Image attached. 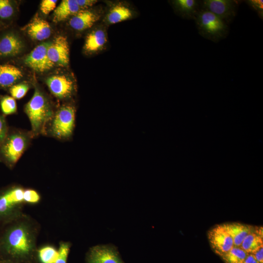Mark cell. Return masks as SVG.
<instances>
[{"mask_svg": "<svg viewBox=\"0 0 263 263\" xmlns=\"http://www.w3.org/2000/svg\"><path fill=\"white\" fill-rule=\"evenodd\" d=\"M39 226L23 213L0 227V259L14 263H38L37 239Z\"/></svg>", "mask_w": 263, "mask_h": 263, "instance_id": "obj_1", "label": "cell"}, {"mask_svg": "<svg viewBox=\"0 0 263 263\" xmlns=\"http://www.w3.org/2000/svg\"><path fill=\"white\" fill-rule=\"evenodd\" d=\"M33 87L34 94L24 107L31 124L33 136L44 133L56 111L52 100L35 80Z\"/></svg>", "mask_w": 263, "mask_h": 263, "instance_id": "obj_2", "label": "cell"}, {"mask_svg": "<svg viewBox=\"0 0 263 263\" xmlns=\"http://www.w3.org/2000/svg\"><path fill=\"white\" fill-rule=\"evenodd\" d=\"M31 43L15 24L0 30V63H16L31 50Z\"/></svg>", "mask_w": 263, "mask_h": 263, "instance_id": "obj_3", "label": "cell"}, {"mask_svg": "<svg viewBox=\"0 0 263 263\" xmlns=\"http://www.w3.org/2000/svg\"><path fill=\"white\" fill-rule=\"evenodd\" d=\"M42 81L51 94L60 101H67L76 92V83L67 68H56L42 76Z\"/></svg>", "mask_w": 263, "mask_h": 263, "instance_id": "obj_4", "label": "cell"}, {"mask_svg": "<svg viewBox=\"0 0 263 263\" xmlns=\"http://www.w3.org/2000/svg\"><path fill=\"white\" fill-rule=\"evenodd\" d=\"M24 189L21 186L12 185L0 190V227L24 213Z\"/></svg>", "mask_w": 263, "mask_h": 263, "instance_id": "obj_5", "label": "cell"}, {"mask_svg": "<svg viewBox=\"0 0 263 263\" xmlns=\"http://www.w3.org/2000/svg\"><path fill=\"white\" fill-rule=\"evenodd\" d=\"M33 135L31 132L16 131L8 132L0 145V161L12 168L27 149Z\"/></svg>", "mask_w": 263, "mask_h": 263, "instance_id": "obj_6", "label": "cell"}, {"mask_svg": "<svg viewBox=\"0 0 263 263\" xmlns=\"http://www.w3.org/2000/svg\"><path fill=\"white\" fill-rule=\"evenodd\" d=\"M194 20L199 34L213 42H218L228 34V24L209 11L201 8Z\"/></svg>", "mask_w": 263, "mask_h": 263, "instance_id": "obj_7", "label": "cell"}, {"mask_svg": "<svg viewBox=\"0 0 263 263\" xmlns=\"http://www.w3.org/2000/svg\"><path fill=\"white\" fill-rule=\"evenodd\" d=\"M51 40L39 43L31 49L17 62L29 72L43 76L56 69L49 60L47 56V48Z\"/></svg>", "mask_w": 263, "mask_h": 263, "instance_id": "obj_8", "label": "cell"}, {"mask_svg": "<svg viewBox=\"0 0 263 263\" xmlns=\"http://www.w3.org/2000/svg\"><path fill=\"white\" fill-rule=\"evenodd\" d=\"M75 113V107L66 103L56 110L49 123L51 135L59 139L71 136L74 128Z\"/></svg>", "mask_w": 263, "mask_h": 263, "instance_id": "obj_9", "label": "cell"}, {"mask_svg": "<svg viewBox=\"0 0 263 263\" xmlns=\"http://www.w3.org/2000/svg\"><path fill=\"white\" fill-rule=\"evenodd\" d=\"M21 29L29 41L36 45L51 39L56 34L53 25L38 13Z\"/></svg>", "mask_w": 263, "mask_h": 263, "instance_id": "obj_10", "label": "cell"}, {"mask_svg": "<svg viewBox=\"0 0 263 263\" xmlns=\"http://www.w3.org/2000/svg\"><path fill=\"white\" fill-rule=\"evenodd\" d=\"M47 56L56 68H68L70 63V45L63 34H56L47 48Z\"/></svg>", "mask_w": 263, "mask_h": 263, "instance_id": "obj_11", "label": "cell"}, {"mask_svg": "<svg viewBox=\"0 0 263 263\" xmlns=\"http://www.w3.org/2000/svg\"><path fill=\"white\" fill-rule=\"evenodd\" d=\"M34 79L28 70L17 63H0V90L7 91L16 84Z\"/></svg>", "mask_w": 263, "mask_h": 263, "instance_id": "obj_12", "label": "cell"}, {"mask_svg": "<svg viewBox=\"0 0 263 263\" xmlns=\"http://www.w3.org/2000/svg\"><path fill=\"white\" fill-rule=\"evenodd\" d=\"M240 1L235 0H203L201 8L214 14L228 24L237 15Z\"/></svg>", "mask_w": 263, "mask_h": 263, "instance_id": "obj_13", "label": "cell"}, {"mask_svg": "<svg viewBox=\"0 0 263 263\" xmlns=\"http://www.w3.org/2000/svg\"><path fill=\"white\" fill-rule=\"evenodd\" d=\"M207 238L214 252L221 257L233 246L232 238L223 225H215L207 232Z\"/></svg>", "mask_w": 263, "mask_h": 263, "instance_id": "obj_14", "label": "cell"}, {"mask_svg": "<svg viewBox=\"0 0 263 263\" xmlns=\"http://www.w3.org/2000/svg\"><path fill=\"white\" fill-rule=\"evenodd\" d=\"M100 18V13L91 8L80 10L67 21L72 30L80 33L91 29Z\"/></svg>", "mask_w": 263, "mask_h": 263, "instance_id": "obj_15", "label": "cell"}, {"mask_svg": "<svg viewBox=\"0 0 263 263\" xmlns=\"http://www.w3.org/2000/svg\"><path fill=\"white\" fill-rule=\"evenodd\" d=\"M87 263H124L117 250L111 246L95 245L91 247L86 256Z\"/></svg>", "mask_w": 263, "mask_h": 263, "instance_id": "obj_16", "label": "cell"}, {"mask_svg": "<svg viewBox=\"0 0 263 263\" xmlns=\"http://www.w3.org/2000/svg\"><path fill=\"white\" fill-rule=\"evenodd\" d=\"M107 41L104 30L96 28L90 31L86 36L83 45L84 52L92 55L100 51Z\"/></svg>", "mask_w": 263, "mask_h": 263, "instance_id": "obj_17", "label": "cell"}, {"mask_svg": "<svg viewBox=\"0 0 263 263\" xmlns=\"http://www.w3.org/2000/svg\"><path fill=\"white\" fill-rule=\"evenodd\" d=\"M19 2L15 0H0V29L15 24L19 13Z\"/></svg>", "mask_w": 263, "mask_h": 263, "instance_id": "obj_18", "label": "cell"}, {"mask_svg": "<svg viewBox=\"0 0 263 263\" xmlns=\"http://www.w3.org/2000/svg\"><path fill=\"white\" fill-rule=\"evenodd\" d=\"M81 10L76 0H62L53 11L52 21L55 24L67 21Z\"/></svg>", "mask_w": 263, "mask_h": 263, "instance_id": "obj_19", "label": "cell"}, {"mask_svg": "<svg viewBox=\"0 0 263 263\" xmlns=\"http://www.w3.org/2000/svg\"><path fill=\"white\" fill-rule=\"evenodd\" d=\"M171 3L175 13L186 19H194L201 9L200 1L197 0H174Z\"/></svg>", "mask_w": 263, "mask_h": 263, "instance_id": "obj_20", "label": "cell"}, {"mask_svg": "<svg viewBox=\"0 0 263 263\" xmlns=\"http://www.w3.org/2000/svg\"><path fill=\"white\" fill-rule=\"evenodd\" d=\"M232 239L234 246H240L245 237L255 226L240 223L232 222L223 224Z\"/></svg>", "mask_w": 263, "mask_h": 263, "instance_id": "obj_21", "label": "cell"}, {"mask_svg": "<svg viewBox=\"0 0 263 263\" xmlns=\"http://www.w3.org/2000/svg\"><path fill=\"white\" fill-rule=\"evenodd\" d=\"M261 246H263V228L255 226L245 237L240 247L246 253L252 254Z\"/></svg>", "mask_w": 263, "mask_h": 263, "instance_id": "obj_22", "label": "cell"}, {"mask_svg": "<svg viewBox=\"0 0 263 263\" xmlns=\"http://www.w3.org/2000/svg\"><path fill=\"white\" fill-rule=\"evenodd\" d=\"M132 15V11L129 7L122 4H117L110 9L106 15V21L109 24H113L126 20Z\"/></svg>", "mask_w": 263, "mask_h": 263, "instance_id": "obj_23", "label": "cell"}, {"mask_svg": "<svg viewBox=\"0 0 263 263\" xmlns=\"http://www.w3.org/2000/svg\"><path fill=\"white\" fill-rule=\"evenodd\" d=\"M58 256V249L52 244H45L38 247L37 250L38 263H55Z\"/></svg>", "mask_w": 263, "mask_h": 263, "instance_id": "obj_24", "label": "cell"}, {"mask_svg": "<svg viewBox=\"0 0 263 263\" xmlns=\"http://www.w3.org/2000/svg\"><path fill=\"white\" fill-rule=\"evenodd\" d=\"M35 79L33 80H27L19 82L11 87L7 91L15 99H20L23 98L29 90L33 87Z\"/></svg>", "mask_w": 263, "mask_h": 263, "instance_id": "obj_25", "label": "cell"}, {"mask_svg": "<svg viewBox=\"0 0 263 263\" xmlns=\"http://www.w3.org/2000/svg\"><path fill=\"white\" fill-rule=\"evenodd\" d=\"M248 254L240 246H234L221 257L225 263H243Z\"/></svg>", "mask_w": 263, "mask_h": 263, "instance_id": "obj_26", "label": "cell"}, {"mask_svg": "<svg viewBox=\"0 0 263 263\" xmlns=\"http://www.w3.org/2000/svg\"><path fill=\"white\" fill-rule=\"evenodd\" d=\"M0 107L4 115L14 114L17 111L16 99L10 95H0Z\"/></svg>", "mask_w": 263, "mask_h": 263, "instance_id": "obj_27", "label": "cell"}, {"mask_svg": "<svg viewBox=\"0 0 263 263\" xmlns=\"http://www.w3.org/2000/svg\"><path fill=\"white\" fill-rule=\"evenodd\" d=\"M25 204L36 205L40 202L41 197L40 194L32 188H24L23 194Z\"/></svg>", "mask_w": 263, "mask_h": 263, "instance_id": "obj_28", "label": "cell"}, {"mask_svg": "<svg viewBox=\"0 0 263 263\" xmlns=\"http://www.w3.org/2000/svg\"><path fill=\"white\" fill-rule=\"evenodd\" d=\"M71 244L70 242L61 241L58 248V256L55 263H67Z\"/></svg>", "mask_w": 263, "mask_h": 263, "instance_id": "obj_29", "label": "cell"}, {"mask_svg": "<svg viewBox=\"0 0 263 263\" xmlns=\"http://www.w3.org/2000/svg\"><path fill=\"white\" fill-rule=\"evenodd\" d=\"M57 0H42L39 4V10L42 16L48 15L56 7Z\"/></svg>", "mask_w": 263, "mask_h": 263, "instance_id": "obj_30", "label": "cell"}, {"mask_svg": "<svg viewBox=\"0 0 263 263\" xmlns=\"http://www.w3.org/2000/svg\"><path fill=\"white\" fill-rule=\"evenodd\" d=\"M246 2L253 10L256 11L259 17L263 19V1L262 0H248Z\"/></svg>", "mask_w": 263, "mask_h": 263, "instance_id": "obj_31", "label": "cell"}, {"mask_svg": "<svg viewBox=\"0 0 263 263\" xmlns=\"http://www.w3.org/2000/svg\"><path fill=\"white\" fill-rule=\"evenodd\" d=\"M8 132L5 118L4 115L0 114V145L5 139Z\"/></svg>", "mask_w": 263, "mask_h": 263, "instance_id": "obj_32", "label": "cell"}, {"mask_svg": "<svg viewBox=\"0 0 263 263\" xmlns=\"http://www.w3.org/2000/svg\"><path fill=\"white\" fill-rule=\"evenodd\" d=\"M96 0H76V2L81 10L91 8L96 2Z\"/></svg>", "mask_w": 263, "mask_h": 263, "instance_id": "obj_33", "label": "cell"}, {"mask_svg": "<svg viewBox=\"0 0 263 263\" xmlns=\"http://www.w3.org/2000/svg\"><path fill=\"white\" fill-rule=\"evenodd\" d=\"M258 263H263V246H261L252 253Z\"/></svg>", "mask_w": 263, "mask_h": 263, "instance_id": "obj_34", "label": "cell"}, {"mask_svg": "<svg viewBox=\"0 0 263 263\" xmlns=\"http://www.w3.org/2000/svg\"><path fill=\"white\" fill-rule=\"evenodd\" d=\"M243 263H258L252 254L248 253Z\"/></svg>", "mask_w": 263, "mask_h": 263, "instance_id": "obj_35", "label": "cell"}, {"mask_svg": "<svg viewBox=\"0 0 263 263\" xmlns=\"http://www.w3.org/2000/svg\"><path fill=\"white\" fill-rule=\"evenodd\" d=\"M0 263H14L10 261L0 259Z\"/></svg>", "mask_w": 263, "mask_h": 263, "instance_id": "obj_36", "label": "cell"}, {"mask_svg": "<svg viewBox=\"0 0 263 263\" xmlns=\"http://www.w3.org/2000/svg\"></svg>", "mask_w": 263, "mask_h": 263, "instance_id": "obj_37", "label": "cell"}]
</instances>
